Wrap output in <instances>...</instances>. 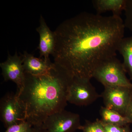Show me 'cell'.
Wrapping results in <instances>:
<instances>
[{"instance_id": "6da1fadb", "label": "cell", "mask_w": 132, "mask_h": 132, "mask_svg": "<svg viewBox=\"0 0 132 132\" xmlns=\"http://www.w3.org/2000/svg\"><path fill=\"white\" fill-rule=\"evenodd\" d=\"M125 27L120 16L83 12L55 31L54 63L73 78L91 79L102 63L116 57Z\"/></svg>"}, {"instance_id": "7a4b0ae2", "label": "cell", "mask_w": 132, "mask_h": 132, "mask_svg": "<svg viewBox=\"0 0 132 132\" xmlns=\"http://www.w3.org/2000/svg\"><path fill=\"white\" fill-rule=\"evenodd\" d=\"M73 78L54 62L43 74L25 73L24 85L16 94L24 107L26 120L33 126H42L50 116L65 110L69 87Z\"/></svg>"}, {"instance_id": "3957f363", "label": "cell", "mask_w": 132, "mask_h": 132, "mask_svg": "<svg viewBox=\"0 0 132 132\" xmlns=\"http://www.w3.org/2000/svg\"><path fill=\"white\" fill-rule=\"evenodd\" d=\"M123 63L116 57L104 61L95 69L94 78L104 86H121L132 88V83L126 75Z\"/></svg>"}, {"instance_id": "277c9868", "label": "cell", "mask_w": 132, "mask_h": 132, "mask_svg": "<svg viewBox=\"0 0 132 132\" xmlns=\"http://www.w3.org/2000/svg\"><path fill=\"white\" fill-rule=\"evenodd\" d=\"M90 79L74 78L69 87L67 101L78 106L92 104L100 97Z\"/></svg>"}, {"instance_id": "5b68a950", "label": "cell", "mask_w": 132, "mask_h": 132, "mask_svg": "<svg viewBox=\"0 0 132 132\" xmlns=\"http://www.w3.org/2000/svg\"><path fill=\"white\" fill-rule=\"evenodd\" d=\"M104 87L101 96L103 99L105 107L125 116L132 96V88L121 86Z\"/></svg>"}, {"instance_id": "8992f818", "label": "cell", "mask_w": 132, "mask_h": 132, "mask_svg": "<svg viewBox=\"0 0 132 132\" xmlns=\"http://www.w3.org/2000/svg\"><path fill=\"white\" fill-rule=\"evenodd\" d=\"M1 121L6 128L26 120L25 110L15 93H8L0 101Z\"/></svg>"}, {"instance_id": "52a82bcc", "label": "cell", "mask_w": 132, "mask_h": 132, "mask_svg": "<svg viewBox=\"0 0 132 132\" xmlns=\"http://www.w3.org/2000/svg\"><path fill=\"white\" fill-rule=\"evenodd\" d=\"M81 126L79 114L65 110L50 116L42 125L48 132H74Z\"/></svg>"}, {"instance_id": "ba28073f", "label": "cell", "mask_w": 132, "mask_h": 132, "mask_svg": "<svg viewBox=\"0 0 132 132\" xmlns=\"http://www.w3.org/2000/svg\"><path fill=\"white\" fill-rule=\"evenodd\" d=\"M0 67L4 80L14 82L17 86V91L20 90L25 81V73L21 56H19L17 51L14 55L8 52L7 59L0 64Z\"/></svg>"}, {"instance_id": "9c48e42d", "label": "cell", "mask_w": 132, "mask_h": 132, "mask_svg": "<svg viewBox=\"0 0 132 132\" xmlns=\"http://www.w3.org/2000/svg\"><path fill=\"white\" fill-rule=\"evenodd\" d=\"M39 35V50L40 58L45 60L50 61L49 57L53 55L55 45V35L47 26L44 17L41 15L39 19V26L36 29Z\"/></svg>"}, {"instance_id": "30bf717a", "label": "cell", "mask_w": 132, "mask_h": 132, "mask_svg": "<svg viewBox=\"0 0 132 132\" xmlns=\"http://www.w3.org/2000/svg\"><path fill=\"white\" fill-rule=\"evenodd\" d=\"M25 73L33 75H39L47 72L53 67L54 62L47 61L43 58H36L24 51L21 54Z\"/></svg>"}, {"instance_id": "8fae6325", "label": "cell", "mask_w": 132, "mask_h": 132, "mask_svg": "<svg viewBox=\"0 0 132 132\" xmlns=\"http://www.w3.org/2000/svg\"><path fill=\"white\" fill-rule=\"evenodd\" d=\"M92 3L97 14L110 11L113 15L120 16L125 10L126 0H93Z\"/></svg>"}, {"instance_id": "7c38bea8", "label": "cell", "mask_w": 132, "mask_h": 132, "mask_svg": "<svg viewBox=\"0 0 132 132\" xmlns=\"http://www.w3.org/2000/svg\"><path fill=\"white\" fill-rule=\"evenodd\" d=\"M117 51L123 57V66L132 80V35L120 40Z\"/></svg>"}, {"instance_id": "4fadbf2b", "label": "cell", "mask_w": 132, "mask_h": 132, "mask_svg": "<svg viewBox=\"0 0 132 132\" xmlns=\"http://www.w3.org/2000/svg\"><path fill=\"white\" fill-rule=\"evenodd\" d=\"M100 114L101 118V120L105 124L124 126L130 123L125 116L105 107H101L100 110Z\"/></svg>"}, {"instance_id": "5bb4252c", "label": "cell", "mask_w": 132, "mask_h": 132, "mask_svg": "<svg viewBox=\"0 0 132 132\" xmlns=\"http://www.w3.org/2000/svg\"><path fill=\"white\" fill-rule=\"evenodd\" d=\"M79 130L83 132H105L104 124L98 120L93 122L86 121L85 125L81 126Z\"/></svg>"}, {"instance_id": "9a60e30c", "label": "cell", "mask_w": 132, "mask_h": 132, "mask_svg": "<svg viewBox=\"0 0 132 132\" xmlns=\"http://www.w3.org/2000/svg\"><path fill=\"white\" fill-rule=\"evenodd\" d=\"M33 127L31 123L25 121L9 127L4 132H32Z\"/></svg>"}, {"instance_id": "2e32d148", "label": "cell", "mask_w": 132, "mask_h": 132, "mask_svg": "<svg viewBox=\"0 0 132 132\" xmlns=\"http://www.w3.org/2000/svg\"><path fill=\"white\" fill-rule=\"evenodd\" d=\"M125 19L124 21L125 28L132 32V0H126L124 10Z\"/></svg>"}, {"instance_id": "e0dca14e", "label": "cell", "mask_w": 132, "mask_h": 132, "mask_svg": "<svg viewBox=\"0 0 132 132\" xmlns=\"http://www.w3.org/2000/svg\"><path fill=\"white\" fill-rule=\"evenodd\" d=\"M105 132H130V127L128 125L120 126L103 123Z\"/></svg>"}, {"instance_id": "ac0fdd59", "label": "cell", "mask_w": 132, "mask_h": 132, "mask_svg": "<svg viewBox=\"0 0 132 132\" xmlns=\"http://www.w3.org/2000/svg\"><path fill=\"white\" fill-rule=\"evenodd\" d=\"M125 116L132 124V96L126 110Z\"/></svg>"}, {"instance_id": "d6986e66", "label": "cell", "mask_w": 132, "mask_h": 132, "mask_svg": "<svg viewBox=\"0 0 132 132\" xmlns=\"http://www.w3.org/2000/svg\"><path fill=\"white\" fill-rule=\"evenodd\" d=\"M32 132H48L47 130L43 127L42 126L33 127Z\"/></svg>"}, {"instance_id": "ffe728a7", "label": "cell", "mask_w": 132, "mask_h": 132, "mask_svg": "<svg viewBox=\"0 0 132 132\" xmlns=\"http://www.w3.org/2000/svg\"><path fill=\"white\" fill-rule=\"evenodd\" d=\"M130 132H132V131H130Z\"/></svg>"}]
</instances>
